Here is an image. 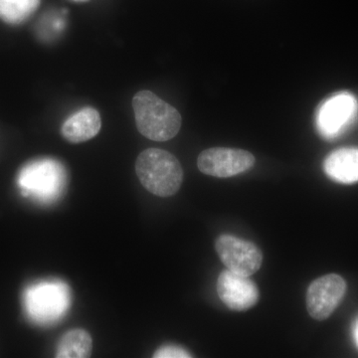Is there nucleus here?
Listing matches in <instances>:
<instances>
[{"label": "nucleus", "mask_w": 358, "mask_h": 358, "mask_svg": "<svg viewBox=\"0 0 358 358\" xmlns=\"http://www.w3.org/2000/svg\"><path fill=\"white\" fill-rule=\"evenodd\" d=\"M93 341L88 331L75 329L61 338L56 350L57 358H86L91 357Z\"/></svg>", "instance_id": "f8f14e48"}, {"label": "nucleus", "mask_w": 358, "mask_h": 358, "mask_svg": "<svg viewBox=\"0 0 358 358\" xmlns=\"http://www.w3.org/2000/svg\"><path fill=\"white\" fill-rule=\"evenodd\" d=\"M136 173L143 187L157 196H173L182 185L180 162L173 154L159 148H148L138 155Z\"/></svg>", "instance_id": "f03ea898"}, {"label": "nucleus", "mask_w": 358, "mask_h": 358, "mask_svg": "<svg viewBox=\"0 0 358 358\" xmlns=\"http://www.w3.org/2000/svg\"><path fill=\"white\" fill-rule=\"evenodd\" d=\"M67 171L58 160L41 159L28 162L20 169L17 185L24 196L50 204L64 195Z\"/></svg>", "instance_id": "7ed1b4c3"}, {"label": "nucleus", "mask_w": 358, "mask_h": 358, "mask_svg": "<svg viewBox=\"0 0 358 358\" xmlns=\"http://www.w3.org/2000/svg\"><path fill=\"white\" fill-rule=\"evenodd\" d=\"M216 289L224 305L234 312H246L255 307L260 298L258 287L248 275L228 268L219 275Z\"/></svg>", "instance_id": "1a4fd4ad"}, {"label": "nucleus", "mask_w": 358, "mask_h": 358, "mask_svg": "<svg viewBox=\"0 0 358 358\" xmlns=\"http://www.w3.org/2000/svg\"><path fill=\"white\" fill-rule=\"evenodd\" d=\"M346 293V282L338 274L322 275L315 280L307 292V308L315 320L329 319Z\"/></svg>", "instance_id": "6e6552de"}, {"label": "nucleus", "mask_w": 358, "mask_h": 358, "mask_svg": "<svg viewBox=\"0 0 358 358\" xmlns=\"http://www.w3.org/2000/svg\"><path fill=\"white\" fill-rule=\"evenodd\" d=\"M255 157L244 150L212 148L199 155L197 166L202 173L228 178L246 173L255 164Z\"/></svg>", "instance_id": "0eeeda50"}, {"label": "nucleus", "mask_w": 358, "mask_h": 358, "mask_svg": "<svg viewBox=\"0 0 358 358\" xmlns=\"http://www.w3.org/2000/svg\"><path fill=\"white\" fill-rule=\"evenodd\" d=\"M358 101L352 94L341 92L327 99L317 115V131L322 138H338L357 122Z\"/></svg>", "instance_id": "39448f33"}, {"label": "nucleus", "mask_w": 358, "mask_h": 358, "mask_svg": "<svg viewBox=\"0 0 358 358\" xmlns=\"http://www.w3.org/2000/svg\"><path fill=\"white\" fill-rule=\"evenodd\" d=\"M155 358H189L192 355L181 346L166 345L159 348L154 355Z\"/></svg>", "instance_id": "4468645a"}, {"label": "nucleus", "mask_w": 358, "mask_h": 358, "mask_svg": "<svg viewBox=\"0 0 358 358\" xmlns=\"http://www.w3.org/2000/svg\"><path fill=\"white\" fill-rule=\"evenodd\" d=\"M133 108L136 128L148 140L169 141L180 131L182 119L178 110L152 92H138Z\"/></svg>", "instance_id": "f257e3e1"}, {"label": "nucleus", "mask_w": 358, "mask_h": 358, "mask_svg": "<svg viewBox=\"0 0 358 358\" xmlns=\"http://www.w3.org/2000/svg\"><path fill=\"white\" fill-rule=\"evenodd\" d=\"M71 303L70 287L59 280L33 284L23 294L28 317L42 326L54 324L62 320L69 310Z\"/></svg>", "instance_id": "20e7f679"}, {"label": "nucleus", "mask_w": 358, "mask_h": 358, "mask_svg": "<svg viewBox=\"0 0 358 358\" xmlns=\"http://www.w3.org/2000/svg\"><path fill=\"white\" fill-rule=\"evenodd\" d=\"M40 6V0H0V20L7 24L24 22Z\"/></svg>", "instance_id": "ddd939ff"}, {"label": "nucleus", "mask_w": 358, "mask_h": 358, "mask_svg": "<svg viewBox=\"0 0 358 358\" xmlns=\"http://www.w3.org/2000/svg\"><path fill=\"white\" fill-rule=\"evenodd\" d=\"M353 334H355V341H357L358 345V320L357 322H355V331H353Z\"/></svg>", "instance_id": "2eb2a0df"}, {"label": "nucleus", "mask_w": 358, "mask_h": 358, "mask_svg": "<svg viewBox=\"0 0 358 358\" xmlns=\"http://www.w3.org/2000/svg\"><path fill=\"white\" fill-rule=\"evenodd\" d=\"M101 127L102 121L98 110L93 108H83L66 120L61 128V134L70 143H84L95 138Z\"/></svg>", "instance_id": "9d476101"}, {"label": "nucleus", "mask_w": 358, "mask_h": 358, "mask_svg": "<svg viewBox=\"0 0 358 358\" xmlns=\"http://www.w3.org/2000/svg\"><path fill=\"white\" fill-rule=\"evenodd\" d=\"M324 171L336 182L343 185L358 182V148L334 150L324 159Z\"/></svg>", "instance_id": "9b49d317"}, {"label": "nucleus", "mask_w": 358, "mask_h": 358, "mask_svg": "<svg viewBox=\"0 0 358 358\" xmlns=\"http://www.w3.org/2000/svg\"><path fill=\"white\" fill-rule=\"evenodd\" d=\"M215 249L221 262L228 270L237 274L250 275L258 272L263 263L261 250L252 242L229 234L216 239Z\"/></svg>", "instance_id": "423d86ee"}, {"label": "nucleus", "mask_w": 358, "mask_h": 358, "mask_svg": "<svg viewBox=\"0 0 358 358\" xmlns=\"http://www.w3.org/2000/svg\"><path fill=\"white\" fill-rule=\"evenodd\" d=\"M73 1H75V2H86V1H89V0H73Z\"/></svg>", "instance_id": "dca6fc26"}]
</instances>
